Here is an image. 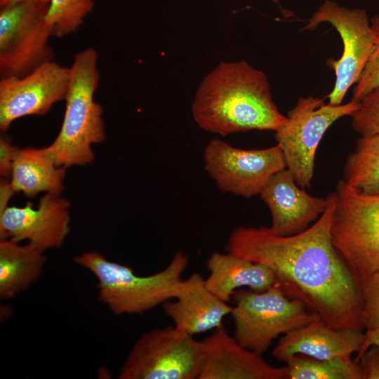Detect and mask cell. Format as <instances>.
<instances>
[{
    "instance_id": "cell-22",
    "label": "cell",
    "mask_w": 379,
    "mask_h": 379,
    "mask_svg": "<svg viewBox=\"0 0 379 379\" xmlns=\"http://www.w3.org/2000/svg\"><path fill=\"white\" fill-rule=\"evenodd\" d=\"M285 363L288 379H361L359 364L355 359H318L295 354Z\"/></svg>"
},
{
    "instance_id": "cell-4",
    "label": "cell",
    "mask_w": 379,
    "mask_h": 379,
    "mask_svg": "<svg viewBox=\"0 0 379 379\" xmlns=\"http://www.w3.org/2000/svg\"><path fill=\"white\" fill-rule=\"evenodd\" d=\"M73 260L95 276L98 299L117 315L141 314L174 299L189 264L188 258L178 251L162 270L140 276L130 267L108 260L95 251L84 252Z\"/></svg>"
},
{
    "instance_id": "cell-10",
    "label": "cell",
    "mask_w": 379,
    "mask_h": 379,
    "mask_svg": "<svg viewBox=\"0 0 379 379\" xmlns=\"http://www.w3.org/2000/svg\"><path fill=\"white\" fill-rule=\"evenodd\" d=\"M204 169L222 192L249 198L260 194L270 177L286 168L279 145L257 149L211 140L204 154Z\"/></svg>"
},
{
    "instance_id": "cell-17",
    "label": "cell",
    "mask_w": 379,
    "mask_h": 379,
    "mask_svg": "<svg viewBox=\"0 0 379 379\" xmlns=\"http://www.w3.org/2000/svg\"><path fill=\"white\" fill-rule=\"evenodd\" d=\"M173 326L191 335L204 333L222 326L232 307L215 296L197 273L183 279L177 296L162 305Z\"/></svg>"
},
{
    "instance_id": "cell-13",
    "label": "cell",
    "mask_w": 379,
    "mask_h": 379,
    "mask_svg": "<svg viewBox=\"0 0 379 379\" xmlns=\"http://www.w3.org/2000/svg\"><path fill=\"white\" fill-rule=\"evenodd\" d=\"M69 202L60 195L46 193L36 208L8 206L0 213V240H27L44 251L60 248L69 231Z\"/></svg>"
},
{
    "instance_id": "cell-16",
    "label": "cell",
    "mask_w": 379,
    "mask_h": 379,
    "mask_svg": "<svg viewBox=\"0 0 379 379\" xmlns=\"http://www.w3.org/2000/svg\"><path fill=\"white\" fill-rule=\"evenodd\" d=\"M364 338L363 331L334 328L319 319L284 335L272 356L283 362L295 354L318 359H348L358 351Z\"/></svg>"
},
{
    "instance_id": "cell-6",
    "label": "cell",
    "mask_w": 379,
    "mask_h": 379,
    "mask_svg": "<svg viewBox=\"0 0 379 379\" xmlns=\"http://www.w3.org/2000/svg\"><path fill=\"white\" fill-rule=\"evenodd\" d=\"M232 299L234 302L230 313L234 337L242 346L260 355L280 335L321 319L299 300L288 298L275 285L261 292L239 289Z\"/></svg>"
},
{
    "instance_id": "cell-25",
    "label": "cell",
    "mask_w": 379,
    "mask_h": 379,
    "mask_svg": "<svg viewBox=\"0 0 379 379\" xmlns=\"http://www.w3.org/2000/svg\"><path fill=\"white\" fill-rule=\"evenodd\" d=\"M374 44L369 59L353 89L352 100L359 101L379 85V15L370 20Z\"/></svg>"
},
{
    "instance_id": "cell-12",
    "label": "cell",
    "mask_w": 379,
    "mask_h": 379,
    "mask_svg": "<svg viewBox=\"0 0 379 379\" xmlns=\"http://www.w3.org/2000/svg\"><path fill=\"white\" fill-rule=\"evenodd\" d=\"M69 67L55 61L45 62L22 77L0 79V129L6 131L16 119L46 114L65 99Z\"/></svg>"
},
{
    "instance_id": "cell-2",
    "label": "cell",
    "mask_w": 379,
    "mask_h": 379,
    "mask_svg": "<svg viewBox=\"0 0 379 379\" xmlns=\"http://www.w3.org/2000/svg\"><path fill=\"white\" fill-rule=\"evenodd\" d=\"M192 113L199 127L227 135L275 131L286 119L274 102L266 74L244 60L222 62L197 88Z\"/></svg>"
},
{
    "instance_id": "cell-18",
    "label": "cell",
    "mask_w": 379,
    "mask_h": 379,
    "mask_svg": "<svg viewBox=\"0 0 379 379\" xmlns=\"http://www.w3.org/2000/svg\"><path fill=\"white\" fill-rule=\"evenodd\" d=\"M206 267L209 274L204 279L205 286L225 302L241 288L261 292L275 285L274 275L267 266L230 252L212 253Z\"/></svg>"
},
{
    "instance_id": "cell-29",
    "label": "cell",
    "mask_w": 379,
    "mask_h": 379,
    "mask_svg": "<svg viewBox=\"0 0 379 379\" xmlns=\"http://www.w3.org/2000/svg\"><path fill=\"white\" fill-rule=\"evenodd\" d=\"M15 191L12 188L8 178H3L0 182V213L8 206V201Z\"/></svg>"
},
{
    "instance_id": "cell-11",
    "label": "cell",
    "mask_w": 379,
    "mask_h": 379,
    "mask_svg": "<svg viewBox=\"0 0 379 379\" xmlns=\"http://www.w3.org/2000/svg\"><path fill=\"white\" fill-rule=\"evenodd\" d=\"M321 22L331 23L343 44L340 58L327 62L335 75L333 88L327 96L328 104L338 105L364 69L373 50L374 36L364 9L347 8L332 1L327 0L321 6L302 30H312Z\"/></svg>"
},
{
    "instance_id": "cell-15",
    "label": "cell",
    "mask_w": 379,
    "mask_h": 379,
    "mask_svg": "<svg viewBox=\"0 0 379 379\" xmlns=\"http://www.w3.org/2000/svg\"><path fill=\"white\" fill-rule=\"evenodd\" d=\"M270 209V229L276 234L289 236L310 227L324 212L327 197L307 194L295 182L287 168L273 174L260 194Z\"/></svg>"
},
{
    "instance_id": "cell-21",
    "label": "cell",
    "mask_w": 379,
    "mask_h": 379,
    "mask_svg": "<svg viewBox=\"0 0 379 379\" xmlns=\"http://www.w3.org/2000/svg\"><path fill=\"white\" fill-rule=\"evenodd\" d=\"M343 180L363 193L379 192V134L358 140L354 151L347 158Z\"/></svg>"
},
{
    "instance_id": "cell-23",
    "label": "cell",
    "mask_w": 379,
    "mask_h": 379,
    "mask_svg": "<svg viewBox=\"0 0 379 379\" xmlns=\"http://www.w3.org/2000/svg\"><path fill=\"white\" fill-rule=\"evenodd\" d=\"M94 8L93 0H49L45 22L52 36L75 32Z\"/></svg>"
},
{
    "instance_id": "cell-20",
    "label": "cell",
    "mask_w": 379,
    "mask_h": 379,
    "mask_svg": "<svg viewBox=\"0 0 379 379\" xmlns=\"http://www.w3.org/2000/svg\"><path fill=\"white\" fill-rule=\"evenodd\" d=\"M36 244L0 240V298L11 299L29 288L42 274L46 260Z\"/></svg>"
},
{
    "instance_id": "cell-9",
    "label": "cell",
    "mask_w": 379,
    "mask_h": 379,
    "mask_svg": "<svg viewBox=\"0 0 379 379\" xmlns=\"http://www.w3.org/2000/svg\"><path fill=\"white\" fill-rule=\"evenodd\" d=\"M359 102L351 100L346 104H325L324 99L300 98L288 112L284 122L275 131L286 168L302 188L310 185L314 171L315 154L327 129L338 119L351 116Z\"/></svg>"
},
{
    "instance_id": "cell-30",
    "label": "cell",
    "mask_w": 379,
    "mask_h": 379,
    "mask_svg": "<svg viewBox=\"0 0 379 379\" xmlns=\"http://www.w3.org/2000/svg\"><path fill=\"white\" fill-rule=\"evenodd\" d=\"M373 345L379 347V328L365 331L364 340L357 352V357L354 359L359 361L360 356L369 346Z\"/></svg>"
},
{
    "instance_id": "cell-19",
    "label": "cell",
    "mask_w": 379,
    "mask_h": 379,
    "mask_svg": "<svg viewBox=\"0 0 379 379\" xmlns=\"http://www.w3.org/2000/svg\"><path fill=\"white\" fill-rule=\"evenodd\" d=\"M66 168L55 164L46 147L19 148L9 181L15 192H21L27 197L41 192L60 195Z\"/></svg>"
},
{
    "instance_id": "cell-5",
    "label": "cell",
    "mask_w": 379,
    "mask_h": 379,
    "mask_svg": "<svg viewBox=\"0 0 379 379\" xmlns=\"http://www.w3.org/2000/svg\"><path fill=\"white\" fill-rule=\"evenodd\" d=\"M334 193L332 241L361 286L379 271V192L363 193L343 179Z\"/></svg>"
},
{
    "instance_id": "cell-7",
    "label": "cell",
    "mask_w": 379,
    "mask_h": 379,
    "mask_svg": "<svg viewBox=\"0 0 379 379\" xmlns=\"http://www.w3.org/2000/svg\"><path fill=\"white\" fill-rule=\"evenodd\" d=\"M204 359L202 340L174 326L143 333L123 362L119 379H199Z\"/></svg>"
},
{
    "instance_id": "cell-3",
    "label": "cell",
    "mask_w": 379,
    "mask_h": 379,
    "mask_svg": "<svg viewBox=\"0 0 379 379\" xmlns=\"http://www.w3.org/2000/svg\"><path fill=\"white\" fill-rule=\"evenodd\" d=\"M98 54L93 48L77 53L69 67L65 110L60 130L47 150L58 166H84L94 160L93 144L105 138L101 105L94 95L100 81Z\"/></svg>"
},
{
    "instance_id": "cell-8",
    "label": "cell",
    "mask_w": 379,
    "mask_h": 379,
    "mask_svg": "<svg viewBox=\"0 0 379 379\" xmlns=\"http://www.w3.org/2000/svg\"><path fill=\"white\" fill-rule=\"evenodd\" d=\"M48 2L14 0L0 6V77H22L53 60L45 22Z\"/></svg>"
},
{
    "instance_id": "cell-28",
    "label": "cell",
    "mask_w": 379,
    "mask_h": 379,
    "mask_svg": "<svg viewBox=\"0 0 379 379\" xmlns=\"http://www.w3.org/2000/svg\"><path fill=\"white\" fill-rule=\"evenodd\" d=\"M19 148L11 144L10 138L1 134L0 137V174L10 178L13 164Z\"/></svg>"
},
{
    "instance_id": "cell-27",
    "label": "cell",
    "mask_w": 379,
    "mask_h": 379,
    "mask_svg": "<svg viewBox=\"0 0 379 379\" xmlns=\"http://www.w3.org/2000/svg\"><path fill=\"white\" fill-rule=\"evenodd\" d=\"M358 361L361 379H379V347L369 346Z\"/></svg>"
},
{
    "instance_id": "cell-24",
    "label": "cell",
    "mask_w": 379,
    "mask_h": 379,
    "mask_svg": "<svg viewBox=\"0 0 379 379\" xmlns=\"http://www.w3.org/2000/svg\"><path fill=\"white\" fill-rule=\"evenodd\" d=\"M351 117L352 128L361 136L379 134V85L364 96Z\"/></svg>"
},
{
    "instance_id": "cell-14",
    "label": "cell",
    "mask_w": 379,
    "mask_h": 379,
    "mask_svg": "<svg viewBox=\"0 0 379 379\" xmlns=\"http://www.w3.org/2000/svg\"><path fill=\"white\" fill-rule=\"evenodd\" d=\"M199 379H288L286 367H274L262 355L242 346L223 325L202 340Z\"/></svg>"
},
{
    "instance_id": "cell-31",
    "label": "cell",
    "mask_w": 379,
    "mask_h": 379,
    "mask_svg": "<svg viewBox=\"0 0 379 379\" xmlns=\"http://www.w3.org/2000/svg\"><path fill=\"white\" fill-rule=\"evenodd\" d=\"M12 1H14V0H0V6H4ZM39 1L49 2V0H39Z\"/></svg>"
},
{
    "instance_id": "cell-1",
    "label": "cell",
    "mask_w": 379,
    "mask_h": 379,
    "mask_svg": "<svg viewBox=\"0 0 379 379\" xmlns=\"http://www.w3.org/2000/svg\"><path fill=\"white\" fill-rule=\"evenodd\" d=\"M326 197V210L306 230L280 236L270 227H239L230 234L226 250L267 266L276 286L328 326L364 331L361 286L332 241L334 192Z\"/></svg>"
},
{
    "instance_id": "cell-26",
    "label": "cell",
    "mask_w": 379,
    "mask_h": 379,
    "mask_svg": "<svg viewBox=\"0 0 379 379\" xmlns=\"http://www.w3.org/2000/svg\"><path fill=\"white\" fill-rule=\"evenodd\" d=\"M362 323L365 331L379 328V271L361 283Z\"/></svg>"
}]
</instances>
